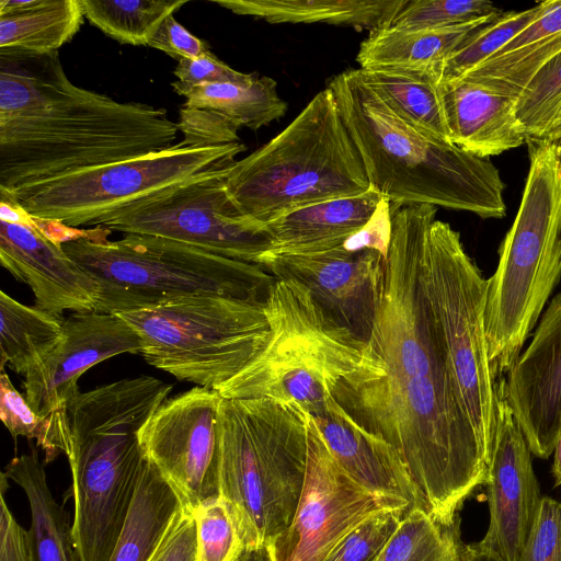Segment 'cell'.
Masks as SVG:
<instances>
[{"label":"cell","instance_id":"obj_1","mask_svg":"<svg viewBox=\"0 0 561 561\" xmlns=\"http://www.w3.org/2000/svg\"><path fill=\"white\" fill-rule=\"evenodd\" d=\"M436 213L428 204L391 209L374 325L333 399L398 455L426 512L451 527L467 497L485 484L489 455L459 398L423 284Z\"/></svg>","mask_w":561,"mask_h":561},{"label":"cell","instance_id":"obj_2","mask_svg":"<svg viewBox=\"0 0 561 561\" xmlns=\"http://www.w3.org/2000/svg\"><path fill=\"white\" fill-rule=\"evenodd\" d=\"M164 108L72 83L57 51L0 50V190L173 147Z\"/></svg>","mask_w":561,"mask_h":561},{"label":"cell","instance_id":"obj_3","mask_svg":"<svg viewBox=\"0 0 561 561\" xmlns=\"http://www.w3.org/2000/svg\"><path fill=\"white\" fill-rule=\"evenodd\" d=\"M345 127L370 187L392 207L428 204L503 218L505 183L490 159L421 131L399 117L362 79L359 69L333 77Z\"/></svg>","mask_w":561,"mask_h":561},{"label":"cell","instance_id":"obj_4","mask_svg":"<svg viewBox=\"0 0 561 561\" xmlns=\"http://www.w3.org/2000/svg\"><path fill=\"white\" fill-rule=\"evenodd\" d=\"M173 386L151 376L80 392L69 403L72 531L82 561H108L142 474L139 432Z\"/></svg>","mask_w":561,"mask_h":561},{"label":"cell","instance_id":"obj_5","mask_svg":"<svg viewBox=\"0 0 561 561\" xmlns=\"http://www.w3.org/2000/svg\"><path fill=\"white\" fill-rule=\"evenodd\" d=\"M308 422L297 404L221 399L219 496L245 551L266 548L294 519L307 472Z\"/></svg>","mask_w":561,"mask_h":561},{"label":"cell","instance_id":"obj_6","mask_svg":"<svg viewBox=\"0 0 561 561\" xmlns=\"http://www.w3.org/2000/svg\"><path fill=\"white\" fill-rule=\"evenodd\" d=\"M516 217L488 278L484 313L495 379L507 374L561 278V140H528Z\"/></svg>","mask_w":561,"mask_h":561},{"label":"cell","instance_id":"obj_7","mask_svg":"<svg viewBox=\"0 0 561 561\" xmlns=\"http://www.w3.org/2000/svg\"><path fill=\"white\" fill-rule=\"evenodd\" d=\"M225 184L239 209L262 225L301 207L370 188L329 87L278 135L234 161Z\"/></svg>","mask_w":561,"mask_h":561},{"label":"cell","instance_id":"obj_8","mask_svg":"<svg viewBox=\"0 0 561 561\" xmlns=\"http://www.w3.org/2000/svg\"><path fill=\"white\" fill-rule=\"evenodd\" d=\"M110 230L61 243L62 250L99 286L95 310L123 313L195 295L266 301L275 277L260 264L221 256L156 236Z\"/></svg>","mask_w":561,"mask_h":561},{"label":"cell","instance_id":"obj_9","mask_svg":"<svg viewBox=\"0 0 561 561\" xmlns=\"http://www.w3.org/2000/svg\"><path fill=\"white\" fill-rule=\"evenodd\" d=\"M271 334L264 350L217 392L266 398L308 414L324 405L360 362L365 343L342 327L294 278H276L265 302Z\"/></svg>","mask_w":561,"mask_h":561},{"label":"cell","instance_id":"obj_10","mask_svg":"<svg viewBox=\"0 0 561 561\" xmlns=\"http://www.w3.org/2000/svg\"><path fill=\"white\" fill-rule=\"evenodd\" d=\"M265 302L195 295L118 316L138 334L149 365L218 391L264 350Z\"/></svg>","mask_w":561,"mask_h":561},{"label":"cell","instance_id":"obj_11","mask_svg":"<svg viewBox=\"0 0 561 561\" xmlns=\"http://www.w3.org/2000/svg\"><path fill=\"white\" fill-rule=\"evenodd\" d=\"M422 278L459 398L490 457L496 379L484 323L488 278L466 252L459 232L445 221L435 219L431 226Z\"/></svg>","mask_w":561,"mask_h":561},{"label":"cell","instance_id":"obj_12","mask_svg":"<svg viewBox=\"0 0 561 561\" xmlns=\"http://www.w3.org/2000/svg\"><path fill=\"white\" fill-rule=\"evenodd\" d=\"M241 142L173 147L107 163L8 192L32 217L67 227H96L104 218L203 173L231 165ZM2 191V190H0Z\"/></svg>","mask_w":561,"mask_h":561},{"label":"cell","instance_id":"obj_13","mask_svg":"<svg viewBox=\"0 0 561 561\" xmlns=\"http://www.w3.org/2000/svg\"><path fill=\"white\" fill-rule=\"evenodd\" d=\"M231 165L147 196L104 218L96 228L156 236L259 264L272 250L265 227L244 215L229 196Z\"/></svg>","mask_w":561,"mask_h":561},{"label":"cell","instance_id":"obj_14","mask_svg":"<svg viewBox=\"0 0 561 561\" xmlns=\"http://www.w3.org/2000/svg\"><path fill=\"white\" fill-rule=\"evenodd\" d=\"M125 353L141 354V342L122 317L73 312L64 319L59 343L24 376V397L47 430L49 462L60 454L69 455L67 409L80 393L79 378L101 362Z\"/></svg>","mask_w":561,"mask_h":561},{"label":"cell","instance_id":"obj_15","mask_svg":"<svg viewBox=\"0 0 561 561\" xmlns=\"http://www.w3.org/2000/svg\"><path fill=\"white\" fill-rule=\"evenodd\" d=\"M388 508L403 507L357 484L309 415L305 485L291 524L266 547L271 561H323L362 522Z\"/></svg>","mask_w":561,"mask_h":561},{"label":"cell","instance_id":"obj_16","mask_svg":"<svg viewBox=\"0 0 561 561\" xmlns=\"http://www.w3.org/2000/svg\"><path fill=\"white\" fill-rule=\"evenodd\" d=\"M220 394L193 387L167 399L139 432L146 460L179 495L186 512L219 497L218 411Z\"/></svg>","mask_w":561,"mask_h":561},{"label":"cell","instance_id":"obj_17","mask_svg":"<svg viewBox=\"0 0 561 561\" xmlns=\"http://www.w3.org/2000/svg\"><path fill=\"white\" fill-rule=\"evenodd\" d=\"M496 426L488 462L489 524L476 546L503 561H519L543 495L533 467L531 451L506 401L495 385Z\"/></svg>","mask_w":561,"mask_h":561},{"label":"cell","instance_id":"obj_18","mask_svg":"<svg viewBox=\"0 0 561 561\" xmlns=\"http://www.w3.org/2000/svg\"><path fill=\"white\" fill-rule=\"evenodd\" d=\"M385 256L374 249L289 254L267 252L260 261L275 278L304 284L314 300L360 341L370 335L380 297Z\"/></svg>","mask_w":561,"mask_h":561},{"label":"cell","instance_id":"obj_19","mask_svg":"<svg viewBox=\"0 0 561 561\" xmlns=\"http://www.w3.org/2000/svg\"><path fill=\"white\" fill-rule=\"evenodd\" d=\"M500 382L531 454L548 459L561 436V293Z\"/></svg>","mask_w":561,"mask_h":561},{"label":"cell","instance_id":"obj_20","mask_svg":"<svg viewBox=\"0 0 561 561\" xmlns=\"http://www.w3.org/2000/svg\"><path fill=\"white\" fill-rule=\"evenodd\" d=\"M0 263L31 288L35 306L44 311L61 317L66 310H95L96 282L37 224L0 220Z\"/></svg>","mask_w":561,"mask_h":561},{"label":"cell","instance_id":"obj_21","mask_svg":"<svg viewBox=\"0 0 561 561\" xmlns=\"http://www.w3.org/2000/svg\"><path fill=\"white\" fill-rule=\"evenodd\" d=\"M309 415L335 461L357 484L408 511L425 510L398 455L362 430L333 398Z\"/></svg>","mask_w":561,"mask_h":561},{"label":"cell","instance_id":"obj_22","mask_svg":"<svg viewBox=\"0 0 561 561\" xmlns=\"http://www.w3.org/2000/svg\"><path fill=\"white\" fill-rule=\"evenodd\" d=\"M439 92L449 139L460 149L489 159L527 142L514 113L515 98L467 78L440 81Z\"/></svg>","mask_w":561,"mask_h":561},{"label":"cell","instance_id":"obj_23","mask_svg":"<svg viewBox=\"0 0 561 561\" xmlns=\"http://www.w3.org/2000/svg\"><path fill=\"white\" fill-rule=\"evenodd\" d=\"M386 203L370 187L293 210L265 225L273 243L270 252L307 254L341 247L364 230Z\"/></svg>","mask_w":561,"mask_h":561},{"label":"cell","instance_id":"obj_24","mask_svg":"<svg viewBox=\"0 0 561 561\" xmlns=\"http://www.w3.org/2000/svg\"><path fill=\"white\" fill-rule=\"evenodd\" d=\"M3 473L22 488L28 500L31 561H82L69 514L55 500L37 450L31 446L30 453L14 457Z\"/></svg>","mask_w":561,"mask_h":561},{"label":"cell","instance_id":"obj_25","mask_svg":"<svg viewBox=\"0 0 561 561\" xmlns=\"http://www.w3.org/2000/svg\"><path fill=\"white\" fill-rule=\"evenodd\" d=\"M184 512L179 495L147 460L108 561H154Z\"/></svg>","mask_w":561,"mask_h":561},{"label":"cell","instance_id":"obj_26","mask_svg":"<svg viewBox=\"0 0 561 561\" xmlns=\"http://www.w3.org/2000/svg\"><path fill=\"white\" fill-rule=\"evenodd\" d=\"M407 0H211L268 23H325L369 30L387 26Z\"/></svg>","mask_w":561,"mask_h":561},{"label":"cell","instance_id":"obj_27","mask_svg":"<svg viewBox=\"0 0 561 561\" xmlns=\"http://www.w3.org/2000/svg\"><path fill=\"white\" fill-rule=\"evenodd\" d=\"M359 73L399 117L425 134L451 142L440 99L439 70L374 66L359 68Z\"/></svg>","mask_w":561,"mask_h":561},{"label":"cell","instance_id":"obj_28","mask_svg":"<svg viewBox=\"0 0 561 561\" xmlns=\"http://www.w3.org/2000/svg\"><path fill=\"white\" fill-rule=\"evenodd\" d=\"M83 19L79 0H0V50L57 51Z\"/></svg>","mask_w":561,"mask_h":561},{"label":"cell","instance_id":"obj_29","mask_svg":"<svg viewBox=\"0 0 561 561\" xmlns=\"http://www.w3.org/2000/svg\"><path fill=\"white\" fill-rule=\"evenodd\" d=\"M495 15L443 28L382 26L370 31L360 43L356 61L359 68L400 66L440 71L444 61L463 38Z\"/></svg>","mask_w":561,"mask_h":561},{"label":"cell","instance_id":"obj_30","mask_svg":"<svg viewBox=\"0 0 561 561\" xmlns=\"http://www.w3.org/2000/svg\"><path fill=\"white\" fill-rule=\"evenodd\" d=\"M171 85L174 92L185 96L184 107L215 112L238 128L247 127L255 131L287 112V104L277 91V82L271 77L254 75L244 82L201 85H186L176 80Z\"/></svg>","mask_w":561,"mask_h":561},{"label":"cell","instance_id":"obj_31","mask_svg":"<svg viewBox=\"0 0 561 561\" xmlns=\"http://www.w3.org/2000/svg\"><path fill=\"white\" fill-rule=\"evenodd\" d=\"M62 317L26 306L0 291L1 370L9 366L25 376L59 343Z\"/></svg>","mask_w":561,"mask_h":561},{"label":"cell","instance_id":"obj_32","mask_svg":"<svg viewBox=\"0 0 561 561\" xmlns=\"http://www.w3.org/2000/svg\"><path fill=\"white\" fill-rule=\"evenodd\" d=\"M84 18L122 44L149 45L160 24L186 0H79Z\"/></svg>","mask_w":561,"mask_h":561},{"label":"cell","instance_id":"obj_33","mask_svg":"<svg viewBox=\"0 0 561 561\" xmlns=\"http://www.w3.org/2000/svg\"><path fill=\"white\" fill-rule=\"evenodd\" d=\"M459 527L438 524L425 510L405 513L375 561H460Z\"/></svg>","mask_w":561,"mask_h":561},{"label":"cell","instance_id":"obj_34","mask_svg":"<svg viewBox=\"0 0 561 561\" xmlns=\"http://www.w3.org/2000/svg\"><path fill=\"white\" fill-rule=\"evenodd\" d=\"M548 0L523 11L500 12L492 20L469 33L444 61L440 81L463 77L495 54L546 9Z\"/></svg>","mask_w":561,"mask_h":561},{"label":"cell","instance_id":"obj_35","mask_svg":"<svg viewBox=\"0 0 561 561\" xmlns=\"http://www.w3.org/2000/svg\"><path fill=\"white\" fill-rule=\"evenodd\" d=\"M560 110L561 51L537 71L516 98L514 113L527 139L540 140Z\"/></svg>","mask_w":561,"mask_h":561},{"label":"cell","instance_id":"obj_36","mask_svg":"<svg viewBox=\"0 0 561 561\" xmlns=\"http://www.w3.org/2000/svg\"><path fill=\"white\" fill-rule=\"evenodd\" d=\"M502 12L488 0H407L389 26L398 28H443Z\"/></svg>","mask_w":561,"mask_h":561},{"label":"cell","instance_id":"obj_37","mask_svg":"<svg viewBox=\"0 0 561 561\" xmlns=\"http://www.w3.org/2000/svg\"><path fill=\"white\" fill-rule=\"evenodd\" d=\"M192 516L196 525L195 561H239L244 546L220 496L198 506Z\"/></svg>","mask_w":561,"mask_h":561},{"label":"cell","instance_id":"obj_38","mask_svg":"<svg viewBox=\"0 0 561 561\" xmlns=\"http://www.w3.org/2000/svg\"><path fill=\"white\" fill-rule=\"evenodd\" d=\"M408 510L373 514L347 534L323 561H375Z\"/></svg>","mask_w":561,"mask_h":561},{"label":"cell","instance_id":"obj_39","mask_svg":"<svg viewBox=\"0 0 561 561\" xmlns=\"http://www.w3.org/2000/svg\"><path fill=\"white\" fill-rule=\"evenodd\" d=\"M0 419L14 439L20 436L35 439L45 454V463L49 462L50 445L46 426L24 394L12 385L4 369L0 376Z\"/></svg>","mask_w":561,"mask_h":561},{"label":"cell","instance_id":"obj_40","mask_svg":"<svg viewBox=\"0 0 561 561\" xmlns=\"http://www.w3.org/2000/svg\"><path fill=\"white\" fill-rule=\"evenodd\" d=\"M519 561H561V502L542 497Z\"/></svg>","mask_w":561,"mask_h":561},{"label":"cell","instance_id":"obj_41","mask_svg":"<svg viewBox=\"0 0 561 561\" xmlns=\"http://www.w3.org/2000/svg\"><path fill=\"white\" fill-rule=\"evenodd\" d=\"M179 130L185 146L205 147L238 142V127L220 114L208 110L182 107Z\"/></svg>","mask_w":561,"mask_h":561},{"label":"cell","instance_id":"obj_42","mask_svg":"<svg viewBox=\"0 0 561 561\" xmlns=\"http://www.w3.org/2000/svg\"><path fill=\"white\" fill-rule=\"evenodd\" d=\"M178 81L186 85H201L217 82H244L254 73L237 71L218 59L213 53L205 56L179 60L174 71Z\"/></svg>","mask_w":561,"mask_h":561},{"label":"cell","instance_id":"obj_43","mask_svg":"<svg viewBox=\"0 0 561 561\" xmlns=\"http://www.w3.org/2000/svg\"><path fill=\"white\" fill-rule=\"evenodd\" d=\"M148 46L160 49L179 60L194 59L211 53L207 42L190 33L174 19L173 14L160 24Z\"/></svg>","mask_w":561,"mask_h":561},{"label":"cell","instance_id":"obj_44","mask_svg":"<svg viewBox=\"0 0 561 561\" xmlns=\"http://www.w3.org/2000/svg\"><path fill=\"white\" fill-rule=\"evenodd\" d=\"M8 478L1 473L0 483V561H31L27 531L10 511L4 492Z\"/></svg>","mask_w":561,"mask_h":561},{"label":"cell","instance_id":"obj_45","mask_svg":"<svg viewBox=\"0 0 561 561\" xmlns=\"http://www.w3.org/2000/svg\"><path fill=\"white\" fill-rule=\"evenodd\" d=\"M460 561H503L499 557L479 549L476 543L461 545Z\"/></svg>","mask_w":561,"mask_h":561},{"label":"cell","instance_id":"obj_46","mask_svg":"<svg viewBox=\"0 0 561 561\" xmlns=\"http://www.w3.org/2000/svg\"><path fill=\"white\" fill-rule=\"evenodd\" d=\"M552 477L554 486H561V436L553 450Z\"/></svg>","mask_w":561,"mask_h":561},{"label":"cell","instance_id":"obj_47","mask_svg":"<svg viewBox=\"0 0 561 561\" xmlns=\"http://www.w3.org/2000/svg\"><path fill=\"white\" fill-rule=\"evenodd\" d=\"M239 561H271V558L266 548H260L245 551Z\"/></svg>","mask_w":561,"mask_h":561},{"label":"cell","instance_id":"obj_48","mask_svg":"<svg viewBox=\"0 0 561 561\" xmlns=\"http://www.w3.org/2000/svg\"><path fill=\"white\" fill-rule=\"evenodd\" d=\"M540 140H551V141L561 140V110H560L558 116L556 117L554 122L548 129V131L545 134V136Z\"/></svg>","mask_w":561,"mask_h":561}]
</instances>
